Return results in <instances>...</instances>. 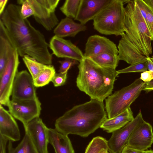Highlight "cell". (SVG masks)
Listing matches in <instances>:
<instances>
[{"label": "cell", "instance_id": "obj_1", "mask_svg": "<svg viewBox=\"0 0 153 153\" xmlns=\"http://www.w3.org/2000/svg\"><path fill=\"white\" fill-rule=\"evenodd\" d=\"M21 6L9 4L0 15V19L16 48L19 56L26 55L46 65L52 63L49 44L44 35L36 29L21 13Z\"/></svg>", "mask_w": 153, "mask_h": 153}, {"label": "cell", "instance_id": "obj_2", "mask_svg": "<svg viewBox=\"0 0 153 153\" xmlns=\"http://www.w3.org/2000/svg\"><path fill=\"white\" fill-rule=\"evenodd\" d=\"M103 102L91 99L73 107L56 119V129L68 135L88 137L95 132L107 118Z\"/></svg>", "mask_w": 153, "mask_h": 153}, {"label": "cell", "instance_id": "obj_3", "mask_svg": "<svg viewBox=\"0 0 153 153\" xmlns=\"http://www.w3.org/2000/svg\"><path fill=\"white\" fill-rule=\"evenodd\" d=\"M78 68L76 83L80 91L91 99L102 102L111 95L119 74L116 69L101 66L90 58L84 57Z\"/></svg>", "mask_w": 153, "mask_h": 153}, {"label": "cell", "instance_id": "obj_4", "mask_svg": "<svg viewBox=\"0 0 153 153\" xmlns=\"http://www.w3.org/2000/svg\"><path fill=\"white\" fill-rule=\"evenodd\" d=\"M125 32L137 49L146 57L152 53V38L147 23L135 0H126Z\"/></svg>", "mask_w": 153, "mask_h": 153}, {"label": "cell", "instance_id": "obj_5", "mask_svg": "<svg viewBox=\"0 0 153 153\" xmlns=\"http://www.w3.org/2000/svg\"><path fill=\"white\" fill-rule=\"evenodd\" d=\"M125 2L124 0H111L93 20L94 29L106 35L121 36L124 33Z\"/></svg>", "mask_w": 153, "mask_h": 153}, {"label": "cell", "instance_id": "obj_6", "mask_svg": "<svg viewBox=\"0 0 153 153\" xmlns=\"http://www.w3.org/2000/svg\"><path fill=\"white\" fill-rule=\"evenodd\" d=\"M144 85L140 78L120 90L115 91L105 100V108L108 118L114 117L130 107L138 97Z\"/></svg>", "mask_w": 153, "mask_h": 153}, {"label": "cell", "instance_id": "obj_7", "mask_svg": "<svg viewBox=\"0 0 153 153\" xmlns=\"http://www.w3.org/2000/svg\"><path fill=\"white\" fill-rule=\"evenodd\" d=\"M34 12L33 17L47 30H52L59 23L55 10L59 0H27Z\"/></svg>", "mask_w": 153, "mask_h": 153}, {"label": "cell", "instance_id": "obj_8", "mask_svg": "<svg viewBox=\"0 0 153 153\" xmlns=\"http://www.w3.org/2000/svg\"><path fill=\"white\" fill-rule=\"evenodd\" d=\"M7 107L9 113L22 123L25 129L29 122L39 117L41 110L38 97L30 100L12 99Z\"/></svg>", "mask_w": 153, "mask_h": 153}, {"label": "cell", "instance_id": "obj_9", "mask_svg": "<svg viewBox=\"0 0 153 153\" xmlns=\"http://www.w3.org/2000/svg\"><path fill=\"white\" fill-rule=\"evenodd\" d=\"M19 55L16 49L10 56L4 72L0 76V103L8 106L10 101L13 82L19 64Z\"/></svg>", "mask_w": 153, "mask_h": 153}, {"label": "cell", "instance_id": "obj_10", "mask_svg": "<svg viewBox=\"0 0 153 153\" xmlns=\"http://www.w3.org/2000/svg\"><path fill=\"white\" fill-rule=\"evenodd\" d=\"M144 121L140 111L133 120L121 128L113 132L107 141L109 152L121 153L132 132Z\"/></svg>", "mask_w": 153, "mask_h": 153}, {"label": "cell", "instance_id": "obj_11", "mask_svg": "<svg viewBox=\"0 0 153 153\" xmlns=\"http://www.w3.org/2000/svg\"><path fill=\"white\" fill-rule=\"evenodd\" d=\"M33 79L26 70L17 73L13 85L12 99L30 100L35 99L36 96Z\"/></svg>", "mask_w": 153, "mask_h": 153}, {"label": "cell", "instance_id": "obj_12", "mask_svg": "<svg viewBox=\"0 0 153 153\" xmlns=\"http://www.w3.org/2000/svg\"><path fill=\"white\" fill-rule=\"evenodd\" d=\"M48 128L39 117L29 122L25 129L38 153H48Z\"/></svg>", "mask_w": 153, "mask_h": 153}, {"label": "cell", "instance_id": "obj_13", "mask_svg": "<svg viewBox=\"0 0 153 153\" xmlns=\"http://www.w3.org/2000/svg\"><path fill=\"white\" fill-rule=\"evenodd\" d=\"M49 47L53 54L58 58L70 59L79 62L84 57L81 50L70 40L55 35L50 40Z\"/></svg>", "mask_w": 153, "mask_h": 153}, {"label": "cell", "instance_id": "obj_14", "mask_svg": "<svg viewBox=\"0 0 153 153\" xmlns=\"http://www.w3.org/2000/svg\"><path fill=\"white\" fill-rule=\"evenodd\" d=\"M153 143V132L151 125L144 120L133 131L126 144L133 149L146 151Z\"/></svg>", "mask_w": 153, "mask_h": 153}, {"label": "cell", "instance_id": "obj_15", "mask_svg": "<svg viewBox=\"0 0 153 153\" xmlns=\"http://www.w3.org/2000/svg\"><path fill=\"white\" fill-rule=\"evenodd\" d=\"M84 57L91 58L99 54L108 53L118 55L116 44L105 37L97 35L89 36L85 45Z\"/></svg>", "mask_w": 153, "mask_h": 153}, {"label": "cell", "instance_id": "obj_16", "mask_svg": "<svg viewBox=\"0 0 153 153\" xmlns=\"http://www.w3.org/2000/svg\"><path fill=\"white\" fill-rule=\"evenodd\" d=\"M111 0H81L78 12L75 20L85 25L94 20L110 2Z\"/></svg>", "mask_w": 153, "mask_h": 153}, {"label": "cell", "instance_id": "obj_17", "mask_svg": "<svg viewBox=\"0 0 153 153\" xmlns=\"http://www.w3.org/2000/svg\"><path fill=\"white\" fill-rule=\"evenodd\" d=\"M121 36L117 46L119 60L131 65L147 60V57L140 52L125 33Z\"/></svg>", "mask_w": 153, "mask_h": 153}, {"label": "cell", "instance_id": "obj_18", "mask_svg": "<svg viewBox=\"0 0 153 153\" xmlns=\"http://www.w3.org/2000/svg\"><path fill=\"white\" fill-rule=\"evenodd\" d=\"M0 135L12 142L18 141L21 138L20 130L14 118L1 104Z\"/></svg>", "mask_w": 153, "mask_h": 153}, {"label": "cell", "instance_id": "obj_19", "mask_svg": "<svg viewBox=\"0 0 153 153\" xmlns=\"http://www.w3.org/2000/svg\"><path fill=\"white\" fill-rule=\"evenodd\" d=\"M16 49L5 26L0 20V76L4 72L9 58Z\"/></svg>", "mask_w": 153, "mask_h": 153}, {"label": "cell", "instance_id": "obj_20", "mask_svg": "<svg viewBox=\"0 0 153 153\" xmlns=\"http://www.w3.org/2000/svg\"><path fill=\"white\" fill-rule=\"evenodd\" d=\"M48 136L49 143L52 146L55 153H75L68 135L59 132L55 128H48Z\"/></svg>", "mask_w": 153, "mask_h": 153}, {"label": "cell", "instance_id": "obj_21", "mask_svg": "<svg viewBox=\"0 0 153 153\" xmlns=\"http://www.w3.org/2000/svg\"><path fill=\"white\" fill-rule=\"evenodd\" d=\"M87 30L84 25L74 22L72 19L66 17L62 19L53 30L55 35L63 38L74 37L81 32Z\"/></svg>", "mask_w": 153, "mask_h": 153}, {"label": "cell", "instance_id": "obj_22", "mask_svg": "<svg viewBox=\"0 0 153 153\" xmlns=\"http://www.w3.org/2000/svg\"><path fill=\"white\" fill-rule=\"evenodd\" d=\"M134 118L133 113L129 107L114 117L107 118L100 128L108 133H112L124 127Z\"/></svg>", "mask_w": 153, "mask_h": 153}, {"label": "cell", "instance_id": "obj_23", "mask_svg": "<svg viewBox=\"0 0 153 153\" xmlns=\"http://www.w3.org/2000/svg\"><path fill=\"white\" fill-rule=\"evenodd\" d=\"M8 153H38L28 134L25 132L22 139L15 148L12 141H9L7 145Z\"/></svg>", "mask_w": 153, "mask_h": 153}, {"label": "cell", "instance_id": "obj_24", "mask_svg": "<svg viewBox=\"0 0 153 153\" xmlns=\"http://www.w3.org/2000/svg\"><path fill=\"white\" fill-rule=\"evenodd\" d=\"M101 66L116 69L120 60L117 55L103 53L90 58Z\"/></svg>", "mask_w": 153, "mask_h": 153}, {"label": "cell", "instance_id": "obj_25", "mask_svg": "<svg viewBox=\"0 0 153 153\" xmlns=\"http://www.w3.org/2000/svg\"><path fill=\"white\" fill-rule=\"evenodd\" d=\"M22 59L33 80L38 77L47 65L27 55L24 56Z\"/></svg>", "mask_w": 153, "mask_h": 153}, {"label": "cell", "instance_id": "obj_26", "mask_svg": "<svg viewBox=\"0 0 153 153\" xmlns=\"http://www.w3.org/2000/svg\"><path fill=\"white\" fill-rule=\"evenodd\" d=\"M56 73L55 69L53 65H47L43 71L33 80L35 87H42L48 84L51 82Z\"/></svg>", "mask_w": 153, "mask_h": 153}, {"label": "cell", "instance_id": "obj_27", "mask_svg": "<svg viewBox=\"0 0 153 153\" xmlns=\"http://www.w3.org/2000/svg\"><path fill=\"white\" fill-rule=\"evenodd\" d=\"M80 1L81 0H66L60 10L66 17L74 19L78 13Z\"/></svg>", "mask_w": 153, "mask_h": 153}, {"label": "cell", "instance_id": "obj_28", "mask_svg": "<svg viewBox=\"0 0 153 153\" xmlns=\"http://www.w3.org/2000/svg\"><path fill=\"white\" fill-rule=\"evenodd\" d=\"M148 70L147 62L146 60L131 65L125 68L117 71L118 74L131 72H140Z\"/></svg>", "mask_w": 153, "mask_h": 153}, {"label": "cell", "instance_id": "obj_29", "mask_svg": "<svg viewBox=\"0 0 153 153\" xmlns=\"http://www.w3.org/2000/svg\"><path fill=\"white\" fill-rule=\"evenodd\" d=\"M17 3L22 5L21 13L23 18L27 19L30 16L33 15V10L27 0H18Z\"/></svg>", "mask_w": 153, "mask_h": 153}, {"label": "cell", "instance_id": "obj_30", "mask_svg": "<svg viewBox=\"0 0 153 153\" xmlns=\"http://www.w3.org/2000/svg\"><path fill=\"white\" fill-rule=\"evenodd\" d=\"M146 12L145 21L148 27L153 41V10L143 1Z\"/></svg>", "mask_w": 153, "mask_h": 153}, {"label": "cell", "instance_id": "obj_31", "mask_svg": "<svg viewBox=\"0 0 153 153\" xmlns=\"http://www.w3.org/2000/svg\"><path fill=\"white\" fill-rule=\"evenodd\" d=\"M78 61L69 58H65L62 61H59L60 66L59 72L61 73L68 72V70L73 66L78 63Z\"/></svg>", "mask_w": 153, "mask_h": 153}, {"label": "cell", "instance_id": "obj_32", "mask_svg": "<svg viewBox=\"0 0 153 153\" xmlns=\"http://www.w3.org/2000/svg\"><path fill=\"white\" fill-rule=\"evenodd\" d=\"M67 73L55 74L51 81L55 87H58L64 85L67 79Z\"/></svg>", "mask_w": 153, "mask_h": 153}, {"label": "cell", "instance_id": "obj_33", "mask_svg": "<svg viewBox=\"0 0 153 153\" xmlns=\"http://www.w3.org/2000/svg\"><path fill=\"white\" fill-rule=\"evenodd\" d=\"M144 82L150 81L153 79V71L147 70L142 72L140 78Z\"/></svg>", "mask_w": 153, "mask_h": 153}, {"label": "cell", "instance_id": "obj_34", "mask_svg": "<svg viewBox=\"0 0 153 153\" xmlns=\"http://www.w3.org/2000/svg\"><path fill=\"white\" fill-rule=\"evenodd\" d=\"M8 140L0 135V153H7L6 147Z\"/></svg>", "mask_w": 153, "mask_h": 153}, {"label": "cell", "instance_id": "obj_35", "mask_svg": "<svg viewBox=\"0 0 153 153\" xmlns=\"http://www.w3.org/2000/svg\"><path fill=\"white\" fill-rule=\"evenodd\" d=\"M144 151L133 149L126 145L121 153H144Z\"/></svg>", "mask_w": 153, "mask_h": 153}, {"label": "cell", "instance_id": "obj_36", "mask_svg": "<svg viewBox=\"0 0 153 153\" xmlns=\"http://www.w3.org/2000/svg\"><path fill=\"white\" fill-rule=\"evenodd\" d=\"M146 93L153 91V79L148 82H144V85L143 89Z\"/></svg>", "mask_w": 153, "mask_h": 153}, {"label": "cell", "instance_id": "obj_37", "mask_svg": "<svg viewBox=\"0 0 153 153\" xmlns=\"http://www.w3.org/2000/svg\"><path fill=\"white\" fill-rule=\"evenodd\" d=\"M8 1V0H0V15H1L4 10L5 6Z\"/></svg>", "mask_w": 153, "mask_h": 153}, {"label": "cell", "instance_id": "obj_38", "mask_svg": "<svg viewBox=\"0 0 153 153\" xmlns=\"http://www.w3.org/2000/svg\"><path fill=\"white\" fill-rule=\"evenodd\" d=\"M143 1L153 10V0H145Z\"/></svg>", "mask_w": 153, "mask_h": 153}, {"label": "cell", "instance_id": "obj_39", "mask_svg": "<svg viewBox=\"0 0 153 153\" xmlns=\"http://www.w3.org/2000/svg\"><path fill=\"white\" fill-rule=\"evenodd\" d=\"M144 153H153V150H152L144 151Z\"/></svg>", "mask_w": 153, "mask_h": 153}, {"label": "cell", "instance_id": "obj_40", "mask_svg": "<svg viewBox=\"0 0 153 153\" xmlns=\"http://www.w3.org/2000/svg\"><path fill=\"white\" fill-rule=\"evenodd\" d=\"M151 59L153 62V56H152L151 57H150Z\"/></svg>", "mask_w": 153, "mask_h": 153}]
</instances>
